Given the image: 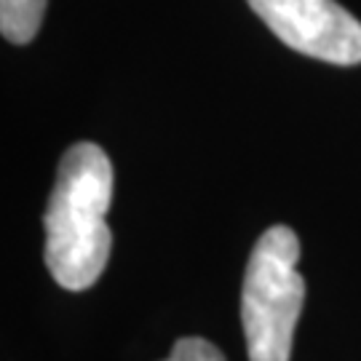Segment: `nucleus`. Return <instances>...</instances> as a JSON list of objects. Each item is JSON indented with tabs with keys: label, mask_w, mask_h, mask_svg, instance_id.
Wrapping results in <instances>:
<instances>
[{
	"label": "nucleus",
	"mask_w": 361,
	"mask_h": 361,
	"mask_svg": "<svg viewBox=\"0 0 361 361\" xmlns=\"http://www.w3.org/2000/svg\"><path fill=\"white\" fill-rule=\"evenodd\" d=\"M113 164L99 145L75 142L59 161L46 209V268L62 289L83 292L107 268L113 233Z\"/></svg>",
	"instance_id": "nucleus-1"
},
{
	"label": "nucleus",
	"mask_w": 361,
	"mask_h": 361,
	"mask_svg": "<svg viewBox=\"0 0 361 361\" xmlns=\"http://www.w3.org/2000/svg\"><path fill=\"white\" fill-rule=\"evenodd\" d=\"M300 238L273 225L249 255L241 289V324L249 361H289L295 326L305 302V279L297 273Z\"/></svg>",
	"instance_id": "nucleus-2"
},
{
	"label": "nucleus",
	"mask_w": 361,
	"mask_h": 361,
	"mask_svg": "<svg viewBox=\"0 0 361 361\" xmlns=\"http://www.w3.org/2000/svg\"><path fill=\"white\" fill-rule=\"evenodd\" d=\"M289 49L329 65H361V22L335 0H246Z\"/></svg>",
	"instance_id": "nucleus-3"
},
{
	"label": "nucleus",
	"mask_w": 361,
	"mask_h": 361,
	"mask_svg": "<svg viewBox=\"0 0 361 361\" xmlns=\"http://www.w3.org/2000/svg\"><path fill=\"white\" fill-rule=\"evenodd\" d=\"M49 0H0V32L3 38L25 46L38 35Z\"/></svg>",
	"instance_id": "nucleus-4"
},
{
	"label": "nucleus",
	"mask_w": 361,
	"mask_h": 361,
	"mask_svg": "<svg viewBox=\"0 0 361 361\" xmlns=\"http://www.w3.org/2000/svg\"><path fill=\"white\" fill-rule=\"evenodd\" d=\"M166 361H225V356L204 337H180Z\"/></svg>",
	"instance_id": "nucleus-5"
}]
</instances>
